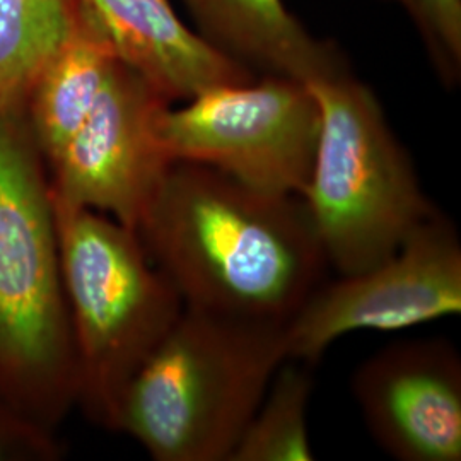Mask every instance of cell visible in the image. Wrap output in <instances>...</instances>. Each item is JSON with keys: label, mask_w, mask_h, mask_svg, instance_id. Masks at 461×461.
Segmentation results:
<instances>
[{"label": "cell", "mask_w": 461, "mask_h": 461, "mask_svg": "<svg viewBox=\"0 0 461 461\" xmlns=\"http://www.w3.org/2000/svg\"><path fill=\"white\" fill-rule=\"evenodd\" d=\"M152 264L186 308L285 325L329 267L299 195L173 163L139 222Z\"/></svg>", "instance_id": "cell-1"}, {"label": "cell", "mask_w": 461, "mask_h": 461, "mask_svg": "<svg viewBox=\"0 0 461 461\" xmlns=\"http://www.w3.org/2000/svg\"><path fill=\"white\" fill-rule=\"evenodd\" d=\"M49 167L26 104L0 106V400L55 429L77 405Z\"/></svg>", "instance_id": "cell-2"}, {"label": "cell", "mask_w": 461, "mask_h": 461, "mask_svg": "<svg viewBox=\"0 0 461 461\" xmlns=\"http://www.w3.org/2000/svg\"><path fill=\"white\" fill-rule=\"evenodd\" d=\"M282 323L183 308L127 384L116 415L156 461H230L277 369Z\"/></svg>", "instance_id": "cell-3"}, {"label": "cell", "mask_w": 461, "mask_h": 461, "mask_svg": "<svg viewBox=\"0 0 461 461\" xmlns=\"http://www.w3.org/2000/svg\"><path fill=\"white\" fill-rule=\"evenodd\" d=\"M53 202L60 268L77 357V405L115 430L123 392L182 314V297L135 230Z\"/></svg>", "instance_id": "cell-4"}, {"label": "cell", "mask_w": 461, "mask_h": 461, "mask_svg": "<svg viewBox=\"0 0 461 461\" xmlns=\"http://www.w3.org/2000/svg\"><path fill=\"white\" fill-rule=\"evenodd\" d=\"M308 86L321 125L301 198L327 264L340 276L356 274L392 257L439 211L371 87L348 70Z\"/></svg>", "instance_id": "cell-5"}, {"label": "cell", "mask_w": 461, "mask_h": 461, "mask_svg": "<svg viewBox=\"0 0 461 461\" xmlns=\"http://www.w3.org/2000/svg\"><path fill=\"white\" fill-rule=\"evenodd\" d=\"M321 115L313 91L265 76L167 104L158 132L171 163L209 166L251 188L299 195L310 180Z\"/></svg>", "instance_id": "cell-6"}, {"label": "cell", "mask_w": 461, "mask_h": 461, "mask_svg": "<svg viewBox=\"0 0 461 461\" xmlns=\"http://www.w3.org/2000/svg\"><path fill=\"white\" fill-rule=\"evenodd\" d=\"M461 313V245L441 214L386 260L320 284L284 327L287 359L313 364L356 331H400Z\"/></svg>", "instance_id": "cell-7"}, {"label": "cell", "mask_w": 461, "mask_h": 461, "mask_svg": "<svg viewBox=\"0 0 461 461\" xmlns=\"http://www.w3.org/2000/svg\"><path fill=\"white\" fill-rule=\"evenodd\" d=\"M167 104L118 60L83 125L47 161L51 198L137 230L173 165L158 132Z\"/></svg>", "instance_id": "cell-8"}, {"label": "cell", "mask_w": 461, "mask_h": 461, "mask_svg": "<svg viewBox=\"0 0 461 461\" xmlns=\"http://www.w3.org/2000/svg\"><path fill=\"white\" fill-rule=\"evenodd\" d=\"M352 393L392 458L461 460V359L451 344L419 339L383 347L356 369Z\"/></svg>", "instance_id": "cell-9"}, {"label": "cell", "mask_w": 461, "mask_h": 461, "mask_svg": "<svg viewBox=\"0 0 461 461\" xmlns=\"http://www.w3.org/2000/svg\"><path fill=\"white\" fill-rule=\"evenodd\" d=\"M110 34L118 59L171 104L224 84L253 81L248 67L194 33L169 0H83Z\"/></svg>", "instance_id": "cell-10"}, {"label": "cell", "mask_w": 461, "mask_h": 461, "mask_svg": "<svg viewBox=\"0 0 461 461\" xmlns=\"http://www.w3.org/2000/svg\"><path fill=\"white\" fill-rule=\"evenodd\" d=\"M200 36L249 70L314 83L348 70L335 45L320 41L282 0H183Z\"/></svg>", "instance_id": "cell-11"}, {"label": "cell", "mask_w": 461, "mask_h": 461, "mask_svg": "<svg viewBox=\"0 0 461 461\" xmlns=\"http://www.w3.org/2000/svg\"><path fill=\"white\" fill-rule=\"evenodd\" d=\"M96 14L77 0L64 43L41 70L26 101L34 140L50 161L83 125L118 62Z\"/></svg>", "instance_id": "cell-12"}, {"label": "cell", "mask_w": 461, "mask_h": 461, "mask_svg": "<svg viewBox=\"0 0 461 461\" xmlns=\"http://www.w3.org/2000/svg\"><path fill=\"white\" fill-rule=\"evenodd\" d=\"M77 0H0V106L26 104L64 43Z\"/></svg>", "instance_id": "cell-13"}, {"label": "cell", "mask_w": 461, "mask_h": 461, "mask_svg": "<svg viewBox=\"0 0 461 461\" xmlns=\"http://www.w3.org/2000/svg\"><path fill=\"white\" fill-rule=\"evenodd\" d=\"M312 392V364L284 361L232 449L230 461L314 460L308 429Z\"/></svg>", "instance_id": "cell-14"}, {"label": "cell", "mask_w": 461, "mask_h": 461, "mask_svg": "<svg viewBox=\"0 0 461 461\" xmlns=\"http://www.w3.org/2000/svg\"><path fill=\"white\" fill-rule=\"evenodd\" d=\"M422 34L429 57L446 86L461 74V0H398Z\"/></svg>", "instance_id": "cell-15"}, {"label": "cell", "mask_w": 461, "mask_h": 461, "mask_svg": "<svg viewBox=\"0 0 461 461\" xmlns=\"http://www.w3.org/2000/svg\"><path fill=\"white\" fill-rule=\"evenodd\" d=\"M62 455L55 430L0 400V461H57Z\"/></svg>", "instance_id": "cell-16"}]
</instances>
